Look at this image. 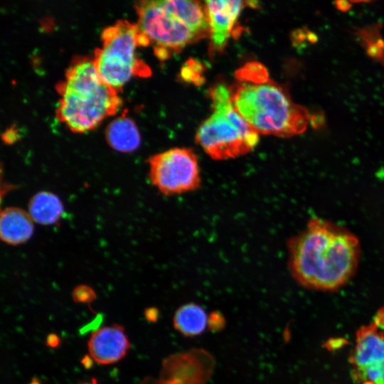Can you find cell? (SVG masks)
I'll return each instance as SVG.
<instances>
[{
  "label": "cell",
  "mask_w": 384,
  "mask_h": 384,
  "mask_svg": "<svg viewBox=\"0 0 384 384\" xmlns=\"http://www.w3.org/2000/svg\"><path fill=\"white\" fill-rule=\"evenodd\" d=\"M148 162L151 183L165 195L189 192L200 186L198 158L190 149H170L153 155Z\"/></svg>",
  "instance_id": "obj_6"
},
{
  "label": "cell",
  "mask_w": 384,
  "mask_h": 384,
  "mask_svg": "<svg viewBox=\"0 0 384 384\" xmlns=\"http://www.w3.org/2000/svg\"><path fill=\"white\" fill-rule=\"evenodd\" d=\"M78 384H99L97 380L95 378H92L90 381L80 382Z\"/></svg>",
  "instance_id": "obj_23"
},
{
  "label": "cell",
  "mask_w": 384,
  "mask_h": 384,
  "mask_svg": "<svg viewBox=\"0 0 384 384\" xmlns=\"http://www.w3.org/2000/svg\"><path fill=\"white\" fill-rule=\"evenodd\" d=\"M101 41L92 58L101 79L110 87L119 91L132 77L151 75V69L137 55L139 46L150 44L137 23L119 20L103 29Z\"/></svg>",
  "instance_id": "obj_4"
},
{
  "label": "cell",
  "mask_w": 384,
  "mask_h": 384,
  "mask_svg": "<svg viewBox=\"0 0 384 384\" xmlns=\"http://www.w3.org/2000/svg\"><path fill=\"white\" fill-rule=\"evenodd\" d=\"M355 383L367 380L384 384V331L373 322L363 325L356 334V344L349 356Z\"/></svg>",
  "instance_id": "obj_8"
},
{
  "label": "cell",
  "mask_w": 384,
  "mask_h": 384,
  "mask_svg": "<svg viewBox=\"0 0 384 384\" xmlns=\"http://www.w3.org/2000/svg\"><path fill=\"white\" fill-rule=\"evenodd\" d=\"M63 212L62 202L53 193L47 191L38 193L29 201V215L33 220L42 225H50L57 222Z\"/></svg>",
  "instance_id": "obj_14"
},
{
  "label": "cell",
  "mask_w": 384,
  "mask_h": 384,
  "mask_svg": "<svg viewBox=\"0 0 384 384\" xmlns=\"http://www.w3.org/2000/svg\"><path fill=\"white\" fill-rule=\"evenodd\" d=\"M140 31L154 43L156 55L161 60L171 53L201 38L184 23L166 9L160 1H140L134 5Z\"/></svg>",
  "instance_id": "obj_5"
},
{
  "label": "cell",
  "mask_w": 384,
  "mask_h": 384,
  "mask_svg": "<svg viewBox=\"0 0 384 384\" xmlns=\"http://www.w3.org/2000/svg\"><path fill=\"white\" fill-rule=\"evenodd\" d=\"M28 384H41L40 380L36 378H33Z\"/></svg>",
  "instance_id": "obj_24"
},
{
  "label": "cell",
  "mask_w": 384,
  "mask_h": 384,
  "mask_svg": "<svg viewBox=\"0 0 384 384\" xmlns=\"http://www.w3.org/2000/svg\"><path fill=\"white\" fill-rule=\"evenodd\" d=\"M242 82L263 83L269 80L267 69L260 63H249L240 68L235 74Z\"/></svg>",
  "instance_id": "obj_16"
},
{
  "label": "cell",
  "mask_w": 384,
  "mask_h": 384,
  "mask_svg": "<svg viewBox=\"0 0 384 384\" xmlns=\"http://www.w3.org/2000/svg\"><path fill=\"white\" fill-rule=\"evenodd\" d=\"M92 361H94L90 356H85L81 363L84 366V367L87 369L90 368L92 366Z\"/></svg>",
  "instance_id": "obj_22"
},
{
  "label": "cell",
  "mask_w": 384,
  "mask_h": 384,
  "mask_svg": "<svg viewBox=\"0 0 384 384\" xmlns=\"http://www.w3.org/2000/svg\"><path fill=\"white\" fill-rule=\"evenodd\" d=\"M60 339L55 334H50L46 339V343L48 347L56 348L59 346Z\"/></svg>",
  "instance_id": "obj_20"
},
{
  "label": "cell",
  "mask_w": 384,
  "mask_h": 384,
  "mask_svg": "<svg viewBox=\"0 0 384 384\" xmlns=\"http://www.w3.org/2000/svg\"><path fill=\"white\" fill-rule=\"evenodd\" d=\"M162 6L188 26L201 39L209 36L205 5L197 1L164 0Z\"/></svg>",
  "instance_id": "obj_11"
},
{
  "label": "cell",
  "mask_w": 384,
  "mask_h": 384,
  "mask_svg": "<svg viewBox=\"0 0 384 384\" xmlns=\"http://www.w3.org/2000/svg\"><path fill=\"white\" fill-rule=\"evenodd\" d=\"M363 384H375L373 382L367 380L363 383Z\"/></svg>",
  "instance_id": "obj_25"
},
{
  "label": "cell",
  "mask_w": 384,
  "mask_h": 384,
  "mask_svg": "<svg viewBox=\"0 0 384 384\" xmlns=\"http://www.w3.org/2000/svg\"><path fill=\"white\" fill-rule=\"evenodd\" d=\"M130 346L124 328L116 324L97 329L92 332L87 342L90 356L101 365L119 361L126 356Z\"/></svg>",
  "instance_id": "obj_10"
},
{
  "label": "cell",
  "mask_w": 384,
  "mask_h": 384,
  "mask_svg": "<svg viewBox=\"0 0 384 384\" xmlns=\"http://www.w3.org/2000/svg\"><path fill=\"white\" fill-rule=\"evenodd\" d=\"M33 232V219L29 213L14 207L1 211L0 235L5 242L10 245L23 243L31 237Z\"/></svg>",
  "instance_id": "obj_12"
},
{
  "label": "cell",
  "mask_w": 384,
  "mask_h": 384,
  "mask_svg": "<svg viewBox=\"0 0 384 384\" xmlns=\"http://www.w3.org/2000/svg\"><path fill=\"white\" fill-rule=\"evenodd\" d=\"M176 327L188 336L201 333L206 326V316L204 311L195 304H187L179 309L174 318Z\"/></svg>",
  "instance_id": "obj_15"
},
{
  "label": "cell",
  "mask_w": 384,
  "mask_h": 384,
  "mask_svg": "<svg viewBox=\"0 0 384 384\" xmlns=\"http://www.w3.org/2000/svg\"><path fill=\"white\" fill-rule=\"evenodd\" d=\"M289 246L291 273L310 289L337 290L351 279L358 267V239L330 222L312 220Z\"/></svg>",
  "instance_id": "obj_1"
},
{
  "label": "cell",
  "mask_w": 384,
  "mask_h": 384,
  "mask_svg": "<svg viewBox=\"0 0 384 384\" xmlns=\"http://www.w3.org/2000/svg\"><path fill=\"white\" fill-rule=\"evenodd\" d=\"M201 69V63L196 62L194 60H189L181 70L182 78L195 84H200L201 80L203 81L200 74Z\"/></svg>",
  "instance_id": "obj_17"
},
{
  "label": "cell",
  "mask_w": 384,
  "mask_h": 384,
  "mask_svg": "<svg viewBox=\"0 0 384 384\" xmlns=\"http://www.w3.org/2000/svg\"><path fill=\"white\" fill-rule=\"evenodd\" d=\"M348 344V341L343 338H331L323 345L324 348L329 351H337Z\"/></svg>",
  "instance_id": "obj_19"
},
{
  "label": "cell",
  "mask_w": 384,
  "mask_h": 384,
  "mask_svg": "<svg viewBox=\"0 0 384 384\" xmlns=\"http://www.w3.org/2000/svg\"><path fill=\"white\" fill-rule=\"evenodd\" d=\"M238 112L258 133L277 137L299 134L310 120L308 111L295 104L284 88L268 80L242 82L233 92Z\"/></svg>",
  "instance_id": "obj_3"
},
{
  "label": "cell",
  "mask_w": 384,
  "mask_h": 384,
  "mask_svg": "<svg viewBox=\"0 0 384 384\" xmlns=\"http://www.w3.org/2000/svg\"><path fill=\"white\" fill-rule=\"evenodd\" d=\"M213 113L199 127L196 140L205 152L217 160L235 158L250 151L259 137L243 133L219 106L213 105Z\"/></svg>",
  "instance_id": "obj_7"
},
{
  "label": "cell",
  "mask_w": 384,
  "mask_h": 384,
  "mask_svg": "<svg viewBox=\"0 0 384 384\" xmlns=\"http://www.w3.org/2000/svg\"><path fill=\"white\" fill-rule=\"evenodd\" d=\"M56 89L60 97L56 117L74 132L95 128L122 105L118 91L103 82L90 57L75 58Z\"/></svg>",
  "instance_id": "obj_2"
},
{
  "label": "cell",
  "mask_w": 384,
  "mask_h": 384,
  "mask_svg": "<svg viewBox=\"0 0 384 384\" xmlns=\"http://www.w3.org/2000/svg\"><path fill=\"white\" fill-rule=\"evenodd\" d=\"M73 300L78 303H90L96 298L95 292L88 286H78L73 291Z\"/></svg>",
  "instance_id": "obj_18"
},
{
  "label": "cell",
  "mask_w": 384,
  "mask_h": 384,
  "mask_svg": "<svg viewBox=\"0 0 384 384\" xmlns=\"http://www.w3.org/2000/svg\"><path fill=\"white\" fill-rule=\"evenodd\" d=\"M109 145L121 152H132L140 144V135L134 122L122 114L111 121L105 129Z\"/></svg>",
  "instance_id": "obj_13"
},
{
  "label": "cell",
  "mask_w": 384,
  "mask_h": 384,
  "mask_svg": "<svg viewBox=\"0 0 384 384\" xmlns=\"http://www.w3.org/2000/svg\"><path fill=\"white\" fill-rule=\"evenodd\" d=\"M373 322L379 329L384 330V307L375 314Z\"/></svg>",
  "instance_id": "obj_21"
},
{
  "label": "cell",
  "mask_w": 384,
  "mask_h": 384,
  "mask_svg": "<svg viewBox=\"0 0 384 384\" xmlns=\"http://www.w3.org/2000/svg\"><path fill=\"white\" fill-rule=\"evenodd\" d=\"M253 2L223 0L204 2L213 50L221 51L224 48L233 33V28L241 11Z\"/></svg>",
  "instance_id": "obj_9"
}]
</instances>
